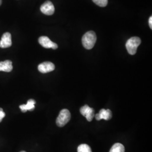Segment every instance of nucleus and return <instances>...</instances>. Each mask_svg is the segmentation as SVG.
<instances>
[{
  "instance_id": "16",
  "label": "nucleus",
  "mask_w": 152,
  "mask_h": 152,
  "mask_svg": "<svg viewBox=\"0 0 152 152\" xmlns=\"http://www.w3.org/2000/svg\"><path fill=\"white\" fill-rule=\"evenodd\" d=\"M149 27L152 29V16H151L149 19Z\"/></svg>"
},
{
  "instance_id": "7",
  "label": "nucleus",
  "mask_w": 152,
  "mask_h": 152,
  "mask_svg": "<svg viewBox=\"0 0 152 152\" xmlns=\"http://www.w3.org/2000/svg\"><path fill=\"white\" fill-rule=\"evenodd\" d=\"M55 68V65L53 63L50 61H45L39 64L38 69L42 73H46L54 71Z\"/></svg>"
},
{
  "instance_id": "10",
  "label": "nucleus",
  "mask_w": 152,
  "mask_h": 152,
  "mask_svg": "<svg viewBox=\"0 0 152 152\" xmlns=\"http://www.w3.org/2000/svg\"><path fill=\"white\" fill-rule=\"evenodd\" d=\"M36 101L33 99H29L27 102V104H23L19 106V108L21 109L22 112H26L27 110L32 111L34 108Z\"/></svg>"
},
{
  "instance_id": "8",
  "label": "nucleus",
  "mask_w": 152,
  "mask_h": 152,
  "mask_svg": "<svg viewBox=\"0 0 152 152\" xmlns=\"http://www.w3.org/2000/svg\"><path fill=\"white\" fill-rule=\"evenodd\" d=\"M95 118L97 121H100L101 120H105L108 121L112 118V113L110 110L109 109H101L99 113L96 114Z\"/></svg>"
},
{
  "instance_id": "13",
  "label": "nucleus",
  "mask_w": 152,
  "mask_h": 152,
  "mask_svg": "<svg viewBox=\"0 0 152 152\" xmlns=\"http://www.w3.org/2000/svg\"><path fill=\"white\" fill-rule=\"evenodd\" d=\"M78 152H92L91 148L87 144H82L80 145L77 148Z\"/></svg>"
},
{
  "instance_id": "2",
  "label": "nucleus",
  "mask_w": 152,
  "mask_h": 152,
  "mask_svg": "<svg viewBox=\"0 0 152 152\" xmlns=\"http://www.w3.org/2000/svg\"><path fill=\"white\" fill-rule=\"evenodd\" d=\"M141 44V39L137 37H133L130 38L126 42V48L128 53L130 55L136 54L138 46Z\"/></svg>"
},
{
  "instance_id": "9",
  "label": "nucleus",
  "mask_w": 152,
  "mask_h": 152,
  "mask_svg": "<svg viewBox=\"0 0 152 152\" xmlns=\"http://www.w3.org/2000/svg\"><path fill=\"white\" fill-rule=\"evenodd\" d=\"M12 45L11 35L10 33H5L0 41V48H7Z\"/></svg>"
},
{
  "instance_id": "17",
  "label": "nucleus",
  "mask_w": 152,
  "mask_h": 152,
  "mask_svg": "<svg viewBox=\"0 0 152 152\" xmlns=\"http://www.w3.org/2000/svg\"><path fill=\"white\" fill-rule=\"evenodd\" d=\"M2 4V0H0V6Z\"/></svg>"
},
{
  "instance_id": "5",
  "label": "nucleus",
  "mask_w": 152,
  "mask_h": 152,
  "mask_svg": "<svg viewBox=\"0 0 152 152\" xmlns=\"http://www.w3.org/2000/svg\"><path fill=\"white\" fill-rule=\"evenodd\" d=\"M94 109L90 107L88 105H85L82 107L80 109V113L81 114L86 117L88 121L91 122L92 121L94 117L95 116L94 114Z\"/></svg>"
},
{
  "instance_id": "12",
  "label": "nucleus",
  "mask_w": 152,
  "mask_h": 152,
  "mask_svg": "<svg viewBox=\"0 0 152 152\" xmlns=\"http://www.w3.org/2000/svg\"><path fill=\"white\" fill-rule=\"evenodd\" d=\"M125 147L121 143H115L112 147L109 152H125Z\"/></svg>"
},
{
  "instance_id": "3",
  "label": "nucleus",
  "mask_w": 152,
  "mask_h": 152,
  "mask_svg": "<svg viewBox=\"0 0 152 152\" xmlns=\"http://www.w3.org/2000/svg\"><path fill=\"white\" fill-rule=\"evenodd\" d=\"M71 117V113L68 109L61 110L56 121V125L59 127L64 126L70 121Z\"/></svg>"
},
{
  "instance_id": "1",
  "label": "nucleus",
  "mask_w": 152,
  "mask_h": 152,
  "mask_svg": "<svg viewBox=\"0 0 152 152\" xmlns=\"http://www.w3.org/2000/svg\"><path fill=\"white\" fill-rule=\"evenodd\" d=\"M96 41V35L94 31L86 33L82 38V42L85 48L90 50L94 48Z\"/></svg>"
},
{
  "instance_id": "18",
  "label": "nucleus",
  "mask_w": 152,
  "mask_h": 152,
  "mask_svg": "<svg viewBox=\"0 0 152 152\" xmlns=\"http://www.w3.org/2000/svg\"><path fill=\"white\" fill-rule=\"evenodd\" d=\"M25 152V151H21V152Z\"/></svg>"
},
{
  "instance_id": "4",
  "label": "nucleus",
  "mask_w": 152,
  "mask_h": 152,
  "mask_svg": "<svg viewBox=\"0 0 152 152\" xmlns=\"http://www.w3.org/2000/svg\"><path fill=\"white\" fill-rule=\"evenodd\" d=\"M38 42L39 44L46 49H58V45L51 41L50 38L46 36H42L40 37L38 39Z\"/></svg>"
},
{
  "instance_id": "14",
  "label": "nucleus",
  "mask_w": 152,
  "mask_h": 152,
  "mask_svg": "<svg viewBox=\"0 0 152 152\" xmlns=\"http://www.w3.org/2000/svg\"><path fill=\"white\" fill-rule=\"evenodd\" d=\"M97 5L100 7H105L108 4V0H92Z\"/></svg>"
},
{
  "instance_id": "6",
  "label": "nucleus",
  "mask_w": 152,
  "mask_h": 152,
  "mask_svg": "<svg viewBox=\"0 0 152 152\" xmlns=\"http://www.w3.org/2000/svg\"><path fill=\"white\" fill-rule=\"evenodd\" d=\"M40 10L44 14L46 15H51L54 13V6L51 1H47L41 5Z\"/></svg>"
},
{
  "instance_id": "15",
  "label": "nucleus",
  "mask_w": 152,
  "mask_h": 152,
  "mask_svg": "<svg viewBox=\"0 0 152 152\" xmlns=\"http://www.w3.org/2000/svg\"><path fill=\"white\" fill-rule=\"evenodd\" d=\"M5 113H4L3 109L0 108V122H1L2 119L5 117Z\"/></svg>"
},
{
  "instance_id": "11",
  "label": "nucleus",
  "mask_w": 152,
  "mask_h": 152,
  "mask_svg": "<svg viewBox=\"0 0 152 152\" xmlns=\"http://www.w3.org/2000/svg\"><path fill=\"white\" fill-rule=\"evenodd\" d=\"M12 63L10 60H5L0 62V71L10 72L12 70Z\"/></svg>"
}]
</instances>
